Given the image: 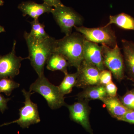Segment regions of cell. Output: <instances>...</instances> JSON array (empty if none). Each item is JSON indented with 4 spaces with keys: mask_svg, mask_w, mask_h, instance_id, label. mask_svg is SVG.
I'll use <instances>...</instances> for the list:
<instances>
[{
    "mask_svg": "<svg viewBox=\"0 0 134 134\" xmlns=\"http://www.w3.org/2000/svg\"><path fill=\"white\" fill-rule=\"evenodd\" d=\"M85 38L81 33L74 32L65 36L62 38L56 40L55 51L64 56L69 66L77 69L83 59V47Z\"/></svg>",
    "mask_w": 134,
    "mask_h": 134,
    "instance_id": "obj_1",
    "label": "cell"
},
{
    "mask_svg": "<svg viewBox=\"0 0 134 134\" xmlns=\"http://www.w3.org/2000/svg\"><path fill=\"white\" fill-rule=\"evenodd\" d=\"M56 40L50 37L39 43L26 41L32 66L38 76L44 75V68L48 58L54 52Z\"/></svg>",
    "mask_w": 134,
    "mask_h": 134,
    "instance_id": "obj_2",
    "label": "cell"
},
{
    "mask_svg": "<svg viewBox=\"0 0 134 134\" xmlns=\"http://www.w3.org/2000/svg\"><path fill=\"white\" fill-rule=\"evenodd\" d=\"M30 91L37 92L43 96L52 110L58 109L66 105L64 96L61 93L58 86L50 82L44 75L38 76L31 85Z\"/></svg>",
    "mask_w": 134,
    "mask_h": 134,
    "instance_id": "obj_3",
    "label": "cell"
},
{
    "mask_svg": "<svg viewBox=\"0 0 134 134\" xmlns=\"http://www.w3.org/2000/svg\"><path fill=\"white\" fill-rule=\"evenodd\" d=\"M104 64L117 81L120 82L125 77V65L123 55L118 45L111 47L102 45Z\"/></svg>",
    "mask_w": 134,
    "mask_h": 134,
    "instance_id": "obj_4",
    "label": "cell"
},
{
    "mask_svg": "<svg viewBox=\"0 0 134 134\" xmlns=\"http://www.w3.org/2000/svg\"><path fill=\"white\" fill-rule=\"evenodd\" d=\"M51 13L61 31L66 36L72 33L73 27L82 26L83 24V18L81 15L72 8L64 5L53 8Z\"/></svg>",
    "mask_w": 134,
    "mask_h": 134,
    "instance_id": "obj_5",
    "label": "cell"
},
{
    "mask_svg": "<svg viewBox=\"0 0 134 134\" xmlns=\"http://www.w3.org/2000/svg\"><path fill=\"white\" fill-rule=\"evenodd\" d=\"M111 25L98 28H88L83 26H75L77 31L81 33L86 40L114 47L117 44V37Z\"/></svg>",
    "mask_w": 134,
    "mask_h": 134,
    "instance_id": "obj_6",
    "label": "cell"
},
{
    "mask_svg": "<svg viewBox=\"0 0 134 134\" xmlns=\"http://www.w3.org/2000/svg\"><path fill=\"white\" fill-rule=\"evenodd\" d=\"M25 97L24 105L19 110L18 119L7 123V125L16 123L22 128H29L31 125L37 124L41 121L37 104L32 102L31 97L34 92L27 91L25 89L22 91Z\"/></svg>",
    "mask_w": 134,
    "mask_h": 134,
    "instance_id": "obj_7",
    "label": "cell"
},
{
    "mask_svg": "<svg viewBox=\"0 0 134 134\" xmlns=\"http://www.w3.org/2000/svg\"><path fill=\"white\" fill-rule=\"evenodd\" d=\"M16 41L13 43L12 50L6 55H0V79L3 78L13 79L19 74L21 62L28 57L23 58L16 55Z\"/></svg>",
    "mask_w": 134,
    "mask_h": 134,
    "instance_id": "obj_8",
    "label": "cell"
},
{
    "mask_svg": "<svg viewBox=\"0 0 134 134\" xmlns=\"http://www.w3.org/2000/svg\"><path fill=\"white\" fill-rule=\"evenodd\" d=\"M77 70V77L76 87L85 89L90 86L100 85V71L97 67L83 59Z\"/></svg>",
    "mask_w": 134,
    "mask_h": 134,
    "instance_id": "obj_9",
    "label": "cell"
},
{
    "mask_svg": "<svg viewBox=\"0 0 134 134\" xmlns=\"http://www.w3.org/2000/svg\"><path fill=\"white\" fill-rule=\"evenodd\" d=\"M89 101L78 100L77 102L73 104H66V106L69 111L70 120L81 125L85 129L92 134L89 120L90 107L88 105Z\"/></svg>",
    "mask_w": 134,
    "mask_h": 134,
    "instance_id": "obj_10",
    "label": "cell"
},
{
    "mask_svg": "<svg viewBox=\"0 0 134 134\" xmlns=\"http://www.w3.org/2000/svg\"><path fill=\"white\" fill-rule=\"evenodd\" d=\"M83 59L85 60L97 67L100 71L105 69L102 46L85 39L84 43Z\"/></svg>",
    "mask_w": 134,
    "mask_h": 134,
    "instance_id": "obj_11",
    "label": "cell"
},
{
    "mask_svg": "<svg viewBox=\"0 0 134 134\" xmlns=\"http://www.w3.org/2000/svg\"><path fill=\"white\" fill-rule=\"evenodd\" d=\"M18 8L21 11L24 16L28 15L34 19H37L45 13H52L53 8L44 3L38 4L29 1L21 3L18 5Z\"/></svg>",
    "mask_w": 134,
    "mask_h": 134,
    "instance_id": "obj_12",
    "label": "cell"
},
{
    "mask_svg": "<svg viewBox=\"0 0 134 134\" xmlns=\"http://www.w3.org/2000/svg\"><path fill=\"white\" fill-rule=\"evenodd\" d=\"M121 43L125 71L129 79L134 82V43L125 39Z\"/></svg>",
    "mask_w": 134,
    "mask_h": 134,
    "instance_id": "obj_13",
    "label": "cell"
},
{
    "mask_svg": "<svg viewBox=\"0 0 134 134\" xmlns=\"http://www.w3.org/2000/svg\"><path fill=\"white\" fill-rule=\"evenodd\" d=\"M30 23L31 24V30L29 33L25 32L24 37L25 40L33 43H39L50 37L45 30V25L40 23L38 19H34Z\"/></svg>",
    "mask_w": 134,
    "mask_h": 134,
    "instance_id": "obj_14",
    "label": "cell"
},
{
    "mask_svg": "<svg viewBox=\"0 0 134 134\" xmlns=\"http://www.w3.org/2000/svg\"><path fill=\"white\" fill-rule=\"evenodd\" d=\"M101 101L105 105L110 115L118 120L130 110L122 104L117 97L107 96Z\"/></svg>",
    "mask_w": 134,
    "mask_h": 134,
    "instance_id": "obj_15",
    "label": "cell"
},
{
    "mask_svg": "<svg viewBox=\"0 0 134 134\" xmlns=\"http://www.w3.org/2000/svg\"><path fill=\"white\" fill-rule=\"evenodd\" d=\"M105 86L102 85H94L83 89V90L77 95L78 100L98 99L101 100L107 97Z\"/></svg>",
    "mask_w": 134,
    "mask_h": 134,
    "instance_id": "obj_16",
    "label": "cell"
},
{
    "mask_svg": "<svg viewBox=\"0 0 134 134\" xmlns=\"http://www.w3.org/2000/svg\"><path fill=\"white\" fill-rule=\"evenodd\" d=\"M47 68L52 71L59 70L64 74H68L67 68L69 66L68 61L61 54L54 52L52 54L46 62Z\"/></svg>",
    "mask_w": 134,
    "mask_h": 134,
    "instance_id": "obj_17",
    "label": "cell"
},
{
    "mask_svg": "<svg viewBox=\"0 0 134 134\" xmlns=\"http://www.w3.org/2000/svg\"><path fill=\"white\" fill-rule=\"evenodd\" d=\"M114 24L121 29L134 31V18L125 13L110 15L109 21L105 26Z\"/></svg>",
    "mask_w": 134,
    "mask_h": 134,
    "instance_id": "obj_18",
    "label": "cell"
},
{
    "mask_svg": "<svg viewBox=\"0 0 134 134\" xmlns=\"http://www.w3.org/2000/svg\"><path fill=\"white\" fill-rule=\"evenodd\" d=\"M77 72L74 74H67L65 75V76L62 81L58 86L61 93L65 96L69 94L72 91V89L75 86L77 79Z\"/></svg>",
    "mask_w": 134,
    "mask_h": 134,
    "instance_id": "obj_19",
    "label": "cell"
},
{
    "mask_svg": "<svg viewBox=\"0 0 134 134\" xmlns=\"http://www.w3.org/2000/svg\"><path fill=\"white\" fill-rule=\"evenodd\" d=\"M20 84L14 81L13 79L3 78L0 79V93H5L9 96L15 89L18 88Z\"/></svg>",
    "mask_w": 134,
    "mask_h": 134,
    "instance_id": "obj_20",
    "label": "cell"
},
{
    "mask_svg": "<svg viewBox=\"0 0 134 134\" xmlns=\"http://www.w3.org/2000/svg\"><path fill=\"white\" fill-rule=\"evenodd\" d=\"M120 99L126 108L134 111V88L127 92Z\"/></svg>",
    "mask_w": 134,
    "mask_h": 134,
    "instance_id": "obj_21",
    "label": "cell"
},
{
    "mask_svg": "<svg viewBox=\"0 0 134 134\" xmlns=\"http://www.w3.org/2000/svg\"><path fill=\"white\" fill-rule=\"evenodd\" d=\"M100 84L105 86L112 81V74L110 70L104 69L100 72L99 74Z\"/></svg>",
    "mask_w": 134,
    "mask_h": 134,
    "instance_id": "obj_22",
    "label": "cell"
},
{
    "mask_svg": "<svg viewBox=\"0 0 134 134\" xmlns=\"http://www.w3.org/2000/svg\"><path fill=\"white\" fill-rule=\"evenodd\" d=\"M106 91L108 96L110 97H117L118 88L116 85L113 81L105 86Z\"/></svg>",
    "mask_w": 134,
    "mask_h": 134,
    "instance_id": "obj_23",
    "label": "cell"
},
{
    "mask_svg": "<svg viewBox=\"0 0 134 134\" xmlns=\"http://www.w3.org/2000/svg\"><path fill=\"white\" fill-rule=\"evenodd\" d=\"M119 120L134 124V111L129 110Z\"/></svg>",
    "mask_w": 134,
    "mask_h": 134,
    "instance_id": "obj_24",
    "label": "cell"
},
{
    "mask_svg": "<svg viewBox=\"0 0 134 134\" xmlns=\"http://www.w3.org/2000/svg\"><path fill=\"white\" fill-rule=\"evenodd\" d=\"M11 99L10 98H6L0 94V112L3 113L8 109L7 103Z\"/></svg>",
    "mask_w": 134,
    "mask_h": 134,
    "instance_id": "obj_25",
    "label": "cell"
},
{
    "mask_svg": "<svg viewBox=\"0 0 134 134\" xmlns=\"http://www.w3.org/2000/svg\"><path fill=\"white\" fill-rule=\"evenodd\" d=\"M44 2L53 8L64 5L60 0H43Z\"/></svg>",
    "mask_w": 134,
    "mask_h": 134,
    "instance_id": "obj_26",
    "label": "cell"
},
{
    "mask_svg": "<svg viewBox=\"0 0 134 134\" xmlns=\"http://www.w3.org/2000/svg\"><path fill=\"white\" fill-rule=\"evenodd\" d=\"M5 32V29L4 27L0 25V33Z\"/></svg>",
    "mask_w": 134,
    "mask_h": 134,
    "instance_id": "obj_27",
    "label": "cell"
},
{
    "mask_svg": "<svg viewBox=\"0 0 134 134\" xmlns=\"http://www.w3.org/2000/svg\"><path fill=\"white\" fill-rule=\"evenodd\" d=\"M4 2L3 0H0V7L4 5Z\"/></svg>",
    "mask_w": 134,
    "mask_h": 134,
    "instance_id": "obj_28",
    "label": "cell"
}]
</instances>
